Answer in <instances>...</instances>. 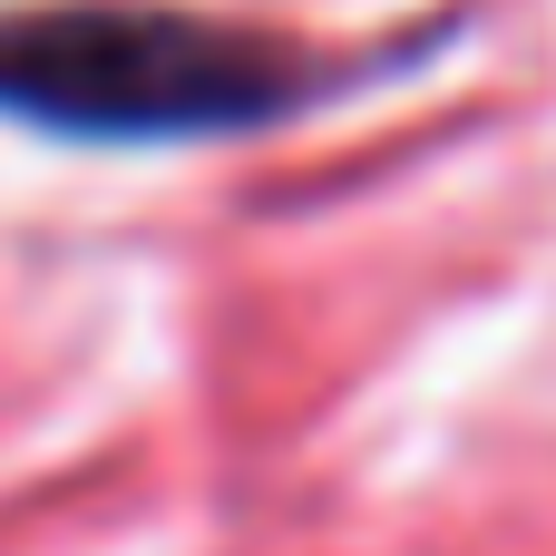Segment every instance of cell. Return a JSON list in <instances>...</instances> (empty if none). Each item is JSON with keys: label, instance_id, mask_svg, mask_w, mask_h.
Segmentation results:
<instances>
[{"label": "cell", "instance_id": "1", "mask_svg": "<svg viewBox=\"0 0 556 556\" xmlns=\"http://www.w3.org/2000/svg\"><path fill=\"white\" fill-rule=\"evenodd\" d=\"M264 39L205 29L186 10H49L0 29V108L78 127V137H156V127H235L293 98Z\"/></svg>", "mask_w": 556, "mask_h": 556}]
</instances>
